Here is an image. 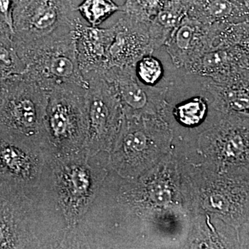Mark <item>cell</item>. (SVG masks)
Segmentation results:
<instances>
[{
	"instance_id": "obj_22",
	"label": "cell",
	"mask_w": 249,
	"mask_h": 249,
	"mask_svg": "<svg viewBox=\"0 0 249 249\" xmlns=\"http://www.w3.org/2000/svg\"><path fill=\"white\" fill-rule=\"evenodd\" d=\"M26 65L18 55L14 44L0 42V82L22 76Z\"/></svg>"
},
{
	"instance_id": "obj_2",
	"label": "cell",
	"mask_w": 249,
	"mask_h": 249,
	"mask_svg": "<svg viewBox=\"0 0 249 249\" xmlns=\"http://www.w3.org/2000/svg\"><path fill=\"white\" fill-rule=\"evenodd\" d=\"M67 232L53 196L0 180V249H61Z\"/></svg>"
},
{
	"instance_id": "obj_7",
	"label": "cell",
	"mask_w": 249,
	"mask_h": 249,
	"mask_svg": "<svg viewBox=\"0 0 249 249\" xmlns=\"http://www.w3.org/2000/svg\"><path fill=\"white\" fill-rule=\"evenodd\" d=\"M178 157L228 178L249 181V118L224 114Z\"/></svg>"
},
{
	"instance_id": "obj_13",
	"label": "cell",
	"mask_w": 249,
	"mask_h": 249,
	"mask_svg": "<svg viewBox=\"0 0 249 249\" xmlns=\"http://www.w3.org/2000/svg\"><path fill=\"white\" fill-rule=\"evenodd\" d=\"M67 0H27L14 16V43H27L76 27L80 19Z\"/></svg>"
},
{
	"instance_id": "obj_1",
	"label": "cell",
	"mask_w": 249,
	"mask_h": 249,
	"mask_svg": "<svg viewBox=\"0 0 249 249\" xmlns=\"http://www.w3.org/2000/svg\"><path fill=\"white\" fill-rule=\"evenodd\" d=\"M193 216L171 152L136 178L109 169L88 212L62 249H185Z\"/></svg>"
},
{
	"instance_id": "obj_23",
	"label": "cell",
	"mask_w": 249,
	"mask_h": 249,
	"mask_svg": "<svg viewBox=\"0 0 249 249\" xmlns=\"http://www.w3.org/2000/svg\"><path fill=\"white\" fill-rule=\"evenodd\" d=\"M134 71L139 81L145 86H161L160 85L164 76V69L161 62L152 54L142 56L136 63Z\"/></svg>"
},
{
	"instance_id": "obj_11",
	"label": "cell",
	"mask_w": 249,
	"mask_h": 249,
	"mask_svg": "<svg viewBox=\"0 0 249 249\" xmlns=\"http://www.w3.org/2000/svg\"><path fill=\"white\" fill-rule=\"evenodd\" d=\"M85 78L89 83L85 151L89 155L109 153L122 127L124 111L112 86L102 75L91 73Z\"/></svg>"
},
{
	"instance_id": "obj_27",
	"label": "cell",
	"mask_w": 249,
	"mask_h": 249,
	"mask_svg": "<svg viewBox=\"0 0 249 249\" xmlns=\"http://www.w3.org/2000/svg\"><path fill=\"white\" fill-rule=\"evenodd\" d=\"M0 83H1V82H0Z\"/></svg>"
},
{
	"instance_id": "obj_25",
	"label": "cell",
	"mask_w": 249,
	"mask_h": 249,
	"mask_svg": "<svg viewBox=\"0 0 249 249\" xmlns=\"http://www.w3.org/2000/svg\"><path fill=\"white\" fill-rule=\"evenodd\" d=\"M240 249H249V215L238 229Z\"/></svg>"
},
{
	"instance_id": "obj_24",
	"label": "cell",
	"mask_w": 249,
	"mask_h": 249,
	"mask_svg": "<svg viewBox=\"0 0 249 249\" xmlns=\"http://www.w3.org/2000/svg\"><path fill=\"white\" fill-rule=\"evenodd\" d=\"M168 0H127L122 8L126 16L150 24Z\"/></svg>"
},
{
	"instance_id": "obj_9",
	"label": "cell",
	"mask_w": 249,
	"mask_h": 249,
	"mask_svg": "<svg viewBox=\"0 0 249 249\" xmlns=\"http://www.w3.org/2000/svg\"><path fill=\"white\" fill-rule=\"evenodd\" d=\"M88 88L76 83H63L49 93L45 128L53 157L76 155L85 150Z\"/></svg>"
},
{
	"instance_id": "obj_4",
	"label": "cell",
	"mask_w": 249,
	"mask_h": 249,
	"mask_svg": "<svg viewBox=\"0 0 249 249\" xmlns=\"http://www.w3.org/2000/svg\"><path fill=\"white\" fill-rule=\"evenodd\" d=\"M173 157L191 215L211 214L238 231L249 215V181L233 179L200 163Z\"/></svg>"
},
{
	"instance_id": "obj_16",
	"label": "cell",
	"mask_w": 249,
	"mask_h": 249,
	"mask_svg": "<svg viewBox=\"0 0 249 249\" xmlns=\"http://www.w3.org/2000/svg\"><path fill=\"white\" fill-rule=\"evenodd\" d=\"M211 26L187 14L174 29L164 45L177 67L188 70L201 54L209 50Z\"/></svg>"
},
{
	"instance_id": "obj_5",
	"label": "cell",
	"mask_w": 249,
	"mask_h": 249,
	"mask_svg": "<svg viewBox=\"0 0 249 249\" xmlns=\"http://www.w3.org/2000/svg\"><path fill=\"white\" fill-rule=\"evenodd\" d=\"M223 116L204 76L189 73L168 80L160 116L173 134L172 148L193 147Z\"/></svg>"
},
{
	"instance_id": "obj_15",
	"label": "cell",
	"mask_w": 249,
	"mask_h": 249,
	"mask_svg": "<svg viewBox=\"0 0 249 249\" xmlns=\"http://www.w3.org/2000/svg\"><path fill=\"white\" fill-rule=\"evenodd\" d=\"M115 36L107 55V69L111 67H135L144 55L154 49L149 34V24L126 16L114 24Z\"/></svg>"
},
{
	"instance_id": "obj_20",
	"label": "cell",
	"mask_w": 249,
	"mask_h": 249,
	"mask_svg": "<svg viewBox=\"0 0 249 249\" xmlns=\"http://www.w3.org/2000/svg\"><path fill=\"white\" fill-rule=\"evenodd\" d=\"M188 14L186 0H168L149 24L154 50L164 45L174 29Z\"/></svg>"
},
{
	"instance_id": "obj_19",
	"label": "cell",
	"mask_w": 249,
	"mask_h": 249,
	"mask_svg": "<svg viewBox=\"0 0 249 249\" xmlns=\"http://www.w3.org/2000/svg\"><path fill=\"white\" fill-rule=\"evenodd\" d=\"M204 78L222 114L249 118V71L240 70L220 82Z\"/></svg>"
},
{
	"instance_id": "obj_21",
	"label": "cell",
	"mask_w": 249,
	"mask_h": 249,
	"mask_svg": "<svg viewBox=\"0 0 249 249\" xmlns=\"http://www.w3.org/2000/svg\"><path fill=\"white\" fill-rule=\"evenodd\" d=\"M76 10L90 26L98 27L113 14L122 11V7L113 0H85Z\"/></svg>"
},
{
	"instance_id": "obj_12",
	"label": "cell",
	"mask_w": 249,
	"mask_h": 249,
	"mask_svg": "<svg viewBox=\"0 0 249 249\" xmlns=\"http://www.w3.org/2000/svg\"><path fill=\"white\" fill-rule=\"evenodd\" d=\"M53 155L19 136L0 129V180L22 188L40 186Z\"/></svg>"
},
{
	"instance_id": "obj_26",
	"label": "cell",
	"mask_w": 249,
	"mask_h": 249,
	"mask_svg": "<svg viewBox=\"0 0 249 249\" xmlns=\"http://www.w3.org/2000/svg\"><path fill=\"white\" fill-rule=\"evenodd\" d=\"M6 85H5V82L2 83H0V107L2 105L3 101L6 96Z\"/></svg>"
},
{
	"instance_id": "obj_18",
	"label": "cell",
	"mask_w": 249,
	"mask_h": 249,
	"mask_svg": "<svg viewBox=\"0 0 249 249\" xmlns=\"http://www.w3.org/2000/svg\"><path fill=\"white\" fill-rule=\"evenodd\" d=\"M185 249H240L238 232L232 226L211 214H196Z\"/></svg>"
},
{
	"instance_id": "obj_8",
	"label": "cell",
	"mask_w": 249,
	"mask_h": 249,
	"mask_svg": "<svg viewBox=\"0 0 249 249\" xmlns=\"http://www.w3.org/2000/svg\"><path fill=\"white\" fill-rule=\"evenodd\" d=\"M77 26L27 43H14L26 65L23 75L49 92L63 83L88 88L89 83L80 71L77 59Z\"/></svg>"
},
{
	"instance_id": "obj_10",
	"label": "cell",
	"mask_w": 249,
	"mask_h": 249,
	"mask_svg": "<svg viewBox=\"0 0 249 249\" xmlns=\"http://www.w3.org/2000/svg\"><path fill=\"white\" fill-rule=\"evenodd\" d=\"M5 85L0 129L27 139L52 153L45 128L49 91L24 75L6 80Z\"/></svg>"
},
{
	"instance_id": "obj_14",
	"label": "cell",
	"mask_w": 249,
	"mask_h": 249,
	"mask_svg": "<svg viewBox=\"0 0 249 249\" xmlns=\"http://www.w3.org/2000/svg\"><path fill=\"white\" fill-rule=\"evenodd\" d=\"M110 83L126 118L160 116L166 86H145L137 78L133 67H111L102 73Z\"/></svg>"
},
{
	"instance_id": "obj_17",
	"label": "cell",
	"mask_w": 249,
	"mask_h": 249,
	"mask_svg": "<svg viewBox=\"0 0 249 249\" xmlns=\"http://www.w3.org/2000/svg\"><path fill=\"white\" fill-rule=\"evenodd\" d=\"M114 25L101 29L84 25L77 26L76 40L77 59L84 77L91 73H102L107 69V55L114 40Z\"/></svg>"
},
{
	"instance_id": "obj_3",
	"label": "cell",
	"mask_w": 249,
	"mask_h": 249,
	"mask_svg": "<svg viewBox=\"0 0 249 249\" xmlns=\"http://www.w3.org/2000/svg\"><path fill=\"white\" fill-rule=\"evenodd\" d=\"M109 169L107 152L89 155L84 150L49 160L41 181L52 193L65 218L67 232L84 217Z\"/></svg>"
},
{
	"instance_id": "obj_6",
	"label": "cell",
	"mask_w": 249,
	"mask_h": 249,
	"mask_svg": "<svg viewBox=\"0 0 249 249\" xmlns=\"http://www.w3.org/2000/svg\"><path fill=\"white\" fill-rule=\"evenodd\" d=\"M173 134L160 116L126 118L109 152V168L123 178L142 176L171 152Z\"/></svg>"
}]
</instances>
